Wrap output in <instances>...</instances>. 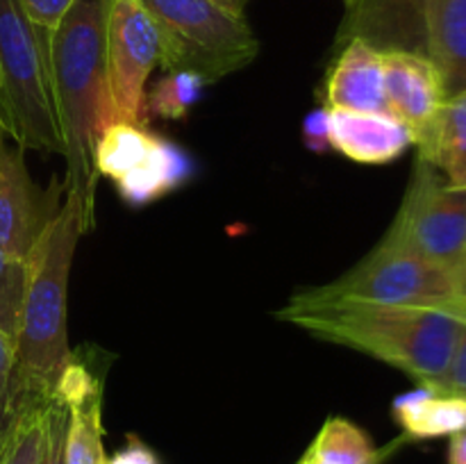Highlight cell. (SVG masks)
<instances>
[{
  "mask_svg": "<svg viewBox=\"0 0 466 464\" xmlns=\"http://www.w3.org/2000/svg\"><path fill=\"white\" fill-rule=\"evenodd\" d=\"M432 309H440V312H444V314H449V317L458 318L460 323H464V326H466V300L451 298V300H444V303L435 305Z\"/></svg>",
  "mask_w": 466,
  "mask_h": 464,
  "instance_id": "cell-30",
  "label": "cell"
},
{
  "mask_svg": "<svg viewBox=\"0 0 466 464\" xmlns=\"http://www.w3.org/2000/svg\"><path fill=\"white\" fill-rule=\"evenodd\" d=\"M380 453L371 437L341 417H330L296 464H378Z\"/></svg>",
  "mask_w": 466,
  "mask_h": 464,
  "instance_id": "cell-18",
  "label": "cell"
},
{
  "mask_svg": "<svg viewBox=\"0 0 466 464\" xmlns=\"http://www.w3.org/2000/svg\"><path fill=\"white\" fill-rule=\"evenodd\" d=\"M208 82L189 71H171L159 77L146 94V116L162 121H182L203 98Z\"/></svg>",
  "mask_w": 466,
  "mask_h": 464,
  "instance_id": "cell-20",
  "label": "cell"
},
{
  "mask_svg": "<svg viewBox=\"0 0 466 464\" xmlns=\"http://www.w3.org/2000/svg\"><path fill=\"white\" fill-rule=\"evenodd\" d=\"M385 239L453 271L466 248V189L451 185L417 155L403 203Z\"/></svg>",
  "mask_w": 466,
  "mask_h": 464,
  "instance_id": "cell-8",
  "label": "cell"
},
{
  "mask_svg": "<svg viewBox=\"0 0 466 464\" xmlns=\"http://www.w3.org/2000/svg\"><path fill=\"white\" fill-rule=\"evenodd\" d=\"M455 298L453 271L417 257L382 237L353 268L321 287L296 291L291 303L435 308Z\"/></svg>",
  "mask_w": 466,
  "mask_h": 464,
  "instance_id": "cell-6",
  "label": "cell"
},
{
  "mask_svg": "<svg viewBox=\"0 0 466 464\" xmlns=\"http://www.w3.org/2000/svg\"><path fill=\"white\" fill-rule=\"evenodd\" d=\"M23 291H25V262L14 259L0 248V328L9 337H16L21 317Z\"/></svg>",
  "mask_w": 466,
  "mask_h": 464,
  "instance_id": "cell-21",
  "label": "cell"
},
{
  "mask_svg": "<svg viewBox=\"0 0 466 464\" xmlns=\"http://www.w3.org/2000/svg\"><path fill=\"white\" fill-rule=\"evenodd\" d=\"M18 3L36 27L53 32L59 21L66 16L68 9L76 5V0H18Z\"/></svg>",
  "mask_w": 466,
  "mask_h": 464,
  "instance_id": "cell-23",
  "label": "cell"
},
{
  "mask_svg": "<svg viewBox=\"0 0 466 464\" xmlns=\"http://www.w3.org/2000/svg\"><path fill=\"white\" fill-rule=\"evenodd\" d=\"M382 71L390 112L408 126L417 146L428 135L446 100L440 73L428 55L408 50L382 53Z\"/></svg>",
  "mask_w": 466,
  "mask_h": 464,
  "instance_id": "cell-12",
  "label": "cell"
},
{
  "mask_svg": "<svg viewBox=\"0 0 466 464\" xmlns=\"http://www.w3.org/2000/svg\"><path fill=\"white\" fill-rule=\"evenodd\" d=\"M66 180L53 177L48 187L32 180L25 148L0 132V248L25 262L66 200Z\"/></svg>",
  "mask_w": 466,
  "mask_h": 464,
  "instance_id": "cell-10",
  "label": "cell"
},
{
  "mask_svg": "<svg viewBox=\"0 0 466 464\" xmlns=\"http://www.w3.org/2000/svg\"><path fill=\"white\" fill-rule=\"evenodd\" d=\"M0 132L25 150L64 155L48 32L27 18L18 0H0Z\"/></svg>",
  "mask_w": 466,
  "mask_h": 464,
  "instance_id": "cell-4",
  "label": "cell"
},
{
  "mask_svg": "<svg viewBox=\"0 0 466 464\" xmlns=\"http://www.w3.org/2000/svg\"><path fill=\"white\" fill-rule=\"evenodd\" d=\"M344 7L335 50L360 39L380 53L426 55V0H349Z\"/></svg>",
  "mask_w": 466,
  "mask_h": 464,
  "instance_id": "cell-11",
  "label": "cell"
},
{
  "mask_svg": "<svg viewBox=\"0 0 466 464\" xmlns=\"http://www.w3.org/2000/svg\"><path fill=\"white\" fill-rule=\"evenodd\" d=\"M12 373H14V339L0 328V435L7 428L12 412H9V396H12Z\"/></svg>",
  "mask_w": 466,
  "mask_h": 464,
  "instance_id": "cell-24",
  "label": "cell"
},
{
  "mask_svg": "<svg viewBox=\"0 0 466 464\" xmlns=\"http://www.w3.org/2000/svg\"><path fill=\"white\" fill-rule=\"evenodd\" d=\"M426 55L446 98L466 89V0H426Z\"/></svg>",
  "mask_w": 466,
  "mask_h": 464,
  "instance_id": "cell-15",
  "label": "cell"
},
{
  "mask_svg": "<svg viewBox=\"0 0 466 464\" xmlns=\"http://www.w3.org/2000/svg\"><path fill=\"white\" fill-rule=\"evenodd\" d=\"M68 430V409L62 400L55 396L48 405V419H46V439L41 450L39 464H64V446H66Z\"/></svg>",
  "mask_w": 466,
  "mask_h": 464,
  "instance_id": "cell-22",
  "label": "cell"
},
{
  "mask_svg": "<svg viewBox=\"0 0 466 464\" xmlns=\"http://www.w3.org/2000/svg\"><path fill=\"white\" fill-rule=\"evenodd\" d=\"M346 3H349V0H344V5H346Z\"/></svg>",
  "mask_w": 466,
  "mask_h": 464,
  "instance_id": "cell-32",
  "label": "cell"
},
{
  "mask_svg": "<svg viewBox=\"0 0 466 464\" xmlns=\"http://www.w3.org/2000/svg\"><path fill=\"white\" fill-rule=\"evenodd\" d=\"M330 146L358 164H390L414 144L412 132L394 114L328 109Z\"/></svg>",
  "mask_w": 466,
  "mask_h": 464,
  "instance_id": "cell-13",
  "label": "cell"
},
{
  "mask_svg": "<svg viewBox=\"0 0 466 464\" xmlns=\"http://www.w3.org/2000/svg\"><path fill=\"white\" fill-rule=\"evenodd\" d=\"M105 59L116 121L148 126L146 82L159 64V35L141 0H109Z\"/></svg>",
  "mask_w": 466,
  "mask_h": 464,
  "instance_id": "cell-9",
  "label": "cell"
},
{
  "mask_svg": "<svg viewBox=\"0 0 466 464\" xmlns=\"http://www.w3.org/2000/svg\"><path fill=\"white\" fill-rule=\"evenodd\" d=\"M94 166L130 207H146L194 177V159L182 146L126 121L112 123L100 135Z\"/></svg>",
  "mask_w": 466,
  "mask_h": 464,
  "instance_id": "cell-7",
  "label": "cell"
},
{
  "mask_svg": "<svg viewBox=\"0 0 466 464\" xmlns=\"http://www.w3.org/2000/svg\"><path fill=\"white\" fill-rule=\"evenodd\" d=\"M109 0H76L48 32L50 80L64 141L68 191L80 200L89 232L96 221L94 150L100 135L116 121L107 85L105 25Z\"/></svg>",
  "mask_w": 466,
  "mask_h": 464,
  "instance_id": "cell-1",
  "label": "cell"
},
{
  "mask_svg": "<svg viewBox=\"0 0 466 464\" xmlns=\"http://www.w3.org/2000/svg\"><path fill=\"white\" fill-rule=\"evenodd\" d=\"M303 144L312 153L323 155L332 148L330 146V123H328V109L319 107L303 118Z\"/></svg>",
  "mask_w": 466,
  "mask_h": 464,
  "instance_id": "cell-26",
  "label": "cell"
},
{
  "mask_svg": "<svg viewBox=\"0 0 466 464\" xmlns=\"http://www.w3.org/2000/svg\"><path fill=\"white\" fill-rule=\"evenodd\" d=\"M453 285H455V298L466 300V248L462 257L453 267Z\"/></svg>",
  "mask_w": 466,
  "mask_h": 464,
  "instance_id": "cell-29",
  "label": "cell"
},
{
  "mask_svg": "<svg viewBox=\"0 0 466 464\" xmlns=\"http://www.w3.org/2000/svg\"><path fill=\"white\" fill-rule=\"evenodd\" d=\"M417 148L451 185L466 189V89L444 100Z\"/></svg>",
  "mask_w": 466,
  "mask_h": 464,
  "instance_id": "cell-17",
  "label": "cell"
},
{
  "mask_svg": "<svg viewBox=\"0 0 466 464\" xmlns=\"http://www.w3.org/2000/svg\"><path fill=\"white\" fill-rule=\"evenodd\" d=\"M435 389L466 398V326H462V332H460V339L455 344L449 368H446L441 380L435 385Z\"/></svg>",
  "mask_w": 466,
  "mask_h": 464,
  "instance_id": "cell-25",
  "label": "cell"
},
{
  "mask_svg": "<svg viewBox=\"0 0 466 464\" xmlns=\"http://www.w3.org/2000/svg\"><path fill=\"white\" fill-rule=\"evenodd\" d=\"M394 421L405 439L426 441L466 432V398L446 394L435 387L419 385L391 403Z\"/></svg>",
  "mask_w": 466,
  "mask_h": 464,
  "instance_id": "cell-16",
  "label": "cell"
},
{
  "mask_svg": "<svg viewBox=\"0 0 466 464\" xmlns=\"http://www.w3.org/2000/svg\"><path fill=\"white\" fill-rule=\"evenodd\" d=\"M159 35V66L189 71L208 85L248 66L259 41L246 18L212 0H141Z\"/></svg>",
  "mask_w": 466,
  "mask_h": 464,
  "instance_id": "cell-5",
  "label": "cell"
},
{
  "mask_svg": "<svg viewBox=\"0 0 466 464\" xmlns=\"http://www.w3.org/2000/svg\"><path fill=\"white\" fill-rule=\"evenodd\" d=\"M50 400H35L14 409L0 435V464H39Z\"/></svg>",
  "mask_w": 466,
  "mask_h": 464,
  "instance_id": "cell-19",
  "label": "cell"
},
{
  "mask_svg": "<svg viewBox=\"0 0 466 464\" xmlns=\"http://www.w3.org/2000/svg\"><path fill=\"white\" fill-rule=\"evenodd\" d=\"M85 223L80 200L68 191L62 209L25 259V291L14 337L9 412L35 400H50L71 362L66 309L68 276Z\"/></svg>",
  "mask_w": 466,
  "mask_h": 464,
  "instance_id": "cell-2",
  "label": "cell"
},
{
  "mask_svg": "<svg viewBox=\"0 0 466 464\" xmlns=\"http://www.w3.org/2000/svg\"><path fill=\"white\" fill-rule=\"evenodd\" d=\"M105 464H162L159 458L155 455V450L150 449L146 441H141L139 437L130 435L127 437V444L121 450L112 455V458L105 459Z\"/></svg>",
  "mask_w": 466,
  "mask_h": 464,
  "instance_id": "cell-27",
  "label": "cell"
},
{
  "mask_svg": "<svg viewBox=\"0 0 466 464\" xmlns=\"http://www.w3.org/2000/svg\"><path fill=\"white\" fill-rule=\"evenodd\" d=\"M212 3H217L218 7L226 9V12H230L232 16L244 18V9H246V5L250 3V0H212Z\"/></svg>",
  "mask_w": 466,
  "mask_h": 464,
  "instance_id": "cell-31",
  "label": "cell"
},
{
  "mask_svg": "<svg viewBox=\"0 0 466 464\" xmlns=\"http://www.w3.org/2000/svg\"><path fill=\"white\" fill-rule=\"evenodd\" d=\"M276 317L317 339L371 355L426 387L441 380L464 326L432 308L303 305L291 300Z\"/></svg>",
  "mask_w": 466,
  "mask_h": 464,
  "instance_id": "cell-3",
  "label": "cell"
},
{
  "mask_svg": "<svg viewBox=\"0 0 466 464\" xmlns=\"http://www.w3.org/2000/svg\"><path fill=\"white\" fill-rule=\"evenodd\" d=\"M326 100L328 109L391 114L380 50L360 39L335 50V64L326 80Z\"/></svg>",
  "mask_w": 466,
  "mask_h": 464,
  "instance_id": "cell-14",
  "label": "cell"
},
{
  "mask_svg": "<svg viewBox=\"0 0 466 464\" xmlns=\"http://www.w3.org/2000/svg\"><path fill=\"white\" fill-rule=\"evenodd\" d=\"M449 464H466V432L451 437Z\"/></svg>",
  "mask_w": 466,
  "mask_h": 464,
  "instance_id": "cell-28",
  "label": "cell"
}]
</instances>
